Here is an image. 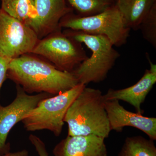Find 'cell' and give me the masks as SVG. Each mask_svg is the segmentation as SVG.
Masks as SVG:
<instances>
[{
  "label": "cell",
  "mask_w": 156,
  "mask_h": 156,
  "mask_svg": "<svg viewBox=\"0 0 156 156\" xmlns=\"http://www.w3.org/2000/svg\"><path fill=\"white\" fill-rule=\"evenodd\" d=\"M39 40L30 27L0 9V56L12 60L31 53Z\"/></svg>",
  "instance_id": "7"
},
{
  "label": "cell",
  "mask_w": 156,
  "mask_h": 156,
  "mask_svg": "<svg viewBox=\"0 0 156 156\" xmlns=\"http://www.w3.org/2000/svg\"><path fill=\"white\" fill-rule=\"evenodd\" d=\"M154 141L141 136L127 137L118 156H156Z\"/></svg>",
  "instance_id": "15"
},
{
  "label": "cell",
  "mask_w": 156,
  "mask_h": 156,
  "mask_svg": "<svg viewBox=\"0 0 156 156\" xmlns=\"http://www.w3.org/2000/svg\"><path fill=\"white\" fill-rule=\"evenodd\" d=\"M29 140L34 146L38 156H49L44 142L39 136L30 134L29 136Z\"/></svg>",
  "instance_id": "18"
},
{
  "label": "cell",
  "mask_w": 156,
  "mask_h": 156,
  "mask_svg": "<svg viewBox=\"0 0 156 156\" xmlns=\"http://www.w3.org/2000/svg\"><path fill=\"white\" fill-rule=\"evenodd\" d=\"M64 122L68 126V136L94 135L105 139L111 131L99 89L85 87L69 108Z\"/></svg>",
  "instance_id": "2"
},
{
  "label": "cell",
  "mask_w": 156,
  "mask_h": 156,
  "mask_svg": "<svg viewBox=\"0 0 156 156\" xmlns=\"http://www.w3.org/2000/svg\"><path fill=\"white\" fill-rule=\"evenodd\" d=\"M105 139L91 135L68 136L53 148L54 156H108Z\"/></svg>",
  "instance_id": "12"
},
{
  "label": "cell",
  "mask_w": 156,
  "mask_h": 156,
  "mask_svg": "<svg viewBox=\"0 0 156 156\" xmlns=\"http://www.w3.org/2000/svg\"><path fill=\"white\" fill-rule=\"evenodd\" d=\"M11 59L0 56V93L1 88L7 79V73Z\"/></svg>",
  "instance_id": "19"
},
{
  "label": "cell",
  "mask_w": 156,
  "mask_h": 156,
  "mask_svg": "<svg viewBox=\"0 0 156 156\" xmlns=\"http://www.w3.org/2000/svg\"><path fill=\"white\" fill-rule=\"evenodd\" d=\"M156 4V0H119L116 5L130 29L138 30L143 20Z\"/></svg>",
  "instance_id": "13"
},
{
  "label": "cell",
  "mask_w": 156,
  "mask_h": 156,
  "mask_svg": "<svg viewBox=\"0 0 156 156\" xmlns=\"http://www.w3.org/2000/svg\"><path fill=\"white\" fill-rule=\"evenodd\" d=\"M86 85L79 83L72 89L47 98L26 116L22 121L26 131L47 130L55 136L61 134L69 108Z\"/></svg>",
  "instance_id": "5"
},
{
  "label": "cell",
  "mask_w": 156,
  "mask_h": 156,
  "mask_svg": "<svg viewBox=\"0 0 156 156\" xmlns=\"http://www.w3.org/2000/svg\"><path fill=\"white\" fill-rule=\"evenodd\" d=\"M150 64V69H146L144 74L137 83L133 86L120 89H110L103 95L105 100H117L126 101L136 109V112L142 114L141 105L146 98L156 83V65L146 55Z\"/></svg>",
  "instance_id": "11"
},
{
  "label": "cell",
  "mask_w": 156,
  "mask_h": 156,
  "mask_svg": "<svg viewBox=\"0 0 156 156\" xmlns=\"http://www.w3.org/2000/svg\"><path fill=\"white\" fill-rule=\"evenodd\" d=\"M73 11L83 17L99 14L116 4V0H66Z\"/></svg>",
  "instance_id": "16"
},
{
  "label": "cell",
  "mask_w": 156,
  "mask_h": 156,
  "mask_svg": "<svg viewBox=\"0 0 156 156\" xmlns=\"http://www.w3.org/2000/svg\"><path fill=\"white\" fill-rule=\"evenodd\" d=\"M1 9L30 27L36 18L34 0H2Z\"/></svg>",
  "instance_id": "14"
},
{
  "label": "cell",
  "mask_w": 156,
  "mask_h": 156,
  "mask_svg": "<svg viewBox=\"0 0 156 156\" xmlns=\"http://www.w3.org/2000/svg\"><path fill=\"white\" fill-rule=\"evenodd\" d=\"M111 130L122 132L126 126L134 127L145 133L150 139L156 140V118L127 110L117 100H105Z\"/></svg>",
  "instance_id": "10"
},
{
  "label": "cell",
  "mask_w": 156,
  "mask_h": 156,
  "mask_svg": "<svg viewBox=\"0 0 156 156\" xmlns=\"http://www.w3.org/2000/svg\"><path fill=\"white\" fill-rule=\"evenodd\" d=\"M63 34L81 44L92 52L90 57L83 61L72 73L79 83L86 85L98 83L106 79L120 54L107 37L87 33L82 31L65 29Z\"/></svg>",
  "instance_id": "3"
},
{
  "label": "cell",
  "mask_w": 156,
  "mask_h": 156,
  "mask_svg": "<svg viewBox=\"0 0 156 156\" xmlns=\"http://www.w3.org/2000/svg\"><path fill=\"white\" fill-rule=\"evenodd\" d=\"M139 30L144 38L155 49L156 48V4L143 20Z\"/></svg>",
  "instance_id": "17"
},
{
  "label": "cell",
  "mask_w": 156,
  "mask_h": 156,
  "mask_svg": "<svg viewBox=\"0 0 156 156\" xmlns=\"http://www.w3.org/2000/svg\"><path fill=\"white\" fill-rule=\"evenodd\" d=\"M7 79L29 94L46 93L55 95L79 83L72 73L60 70L48 60L32 53L11 60Z\"/></svg>",
  "instance_id": "1"
},
{
  "label": "cell",
  "mask_w": 156,
  "mask_h": 156,
  "mask_svg": "<svg viewBox=\"0 0 156 156\" xmlns=\"http://www.w3.org/2000/svg\"><path fill=\"white\" fill-rule=\"evenodd\" d=\"M31 53L48 60L58 69L73 71L88 56L82 44L68 37L62 30L40 39Z\"/></svg>",
  "instance_id": "6"
},
{
  "label": "cell",
  "mask_w": 156,
  "mask_h": 156,
  "mask_svg": "<svg viewBox=\"0 0 156 156\" xmlns=\"http://www.w3.org/2000/svg\"><path fill=\"white\" fill-rule=\"evenodd\" d=\"M16 90L17 95L11 104L6 106L0 105V155L10 152V144L7 143V140L13 127L22 122L40 101L53 96L46 93L30 95L17 85Z\"/></svg>",
  "instance_id": "8"
},
{
  "label": "cell",
  "mask_w": 156,
  "mask_h": 156,
  "mask_svg": "<svg viewBox=\"0 0 156 156\" xmlns=\"http://www.w3.org/2000/svg\"><path fill=\"white\" fill-rule=\"evenodd\" d=\"M0 156H30L28 151L26 149L14 152H9Z\"/></svg>",
  "instance_id": "20"
},
{
  "label": "cell",
  "mask_w": 156,
  "mask_h": 156,
  "mask_svg": "<svg viewBox=\"0 0 156 156\" xmlns=\"http://www.w3.org/2000/svg\"><path fill=\"white\" fill-rule=\"evenodd\" d=\"M62 29L82 31L107 37L114 46L119 47L127 43L131 30L116 5L99 14L83 17L73 12L66 15L59 23Z\"/></svg>",
  "instance_id": "4"
},
{
  "label": "cell",
  "mask_w": 156,
  "mask_h": 156,
  "mask_svg": "<svg viewBox=\"0 0 156 156\" xmlns=\"http://www.w3.org/2000/svg\"><path fill=\"white\" fill-rule=\"evenodd\" d=\"M36 18L30 27L39 39L62 30L59 23L66 15L73 12L66 0H34Z\"/></svg>",
  "instance_id": "9"
},
{
  "label": "cell",
  "mask_w": 156,
  "mask_h": 156,
  "mask_svg": "<svg viewBox=\"0 0 156 156\" xmlns=\"http://www.w3.org/2000/svg\"><path fill=\"white\" fill-rule=\"evenodd\" d=\"M119 1V0H116V2H117V1Z\"/></svg>",
  "instance_id": "21"
}]
</instances>
